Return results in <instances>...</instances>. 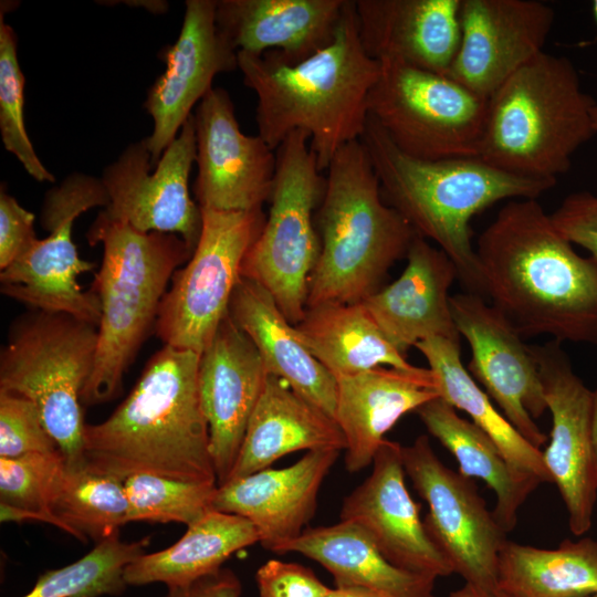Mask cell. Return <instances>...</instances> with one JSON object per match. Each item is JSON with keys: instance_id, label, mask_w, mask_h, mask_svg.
<instances>
[{"instance_id": "cell-1", "label": "cell", "mask_w": 597, "mask_h": 597, "mask_svg": "<svg viewBox=\"0 0 597 597\" xmlns=\"http://www.w3.org/2000/svg\"><path fill=\"white\" fill-rule=\"evenodd\" d=\"M484 294L521 336L597 345V262L579 255L537 199H513L475 249Z\"/></svg>"}, {"instance_id": "cell-2", "label": "cell", "mask_w": 597, "mask_h": 597, "mask_svg": "<svg viewBox=\"0 0 597 597\" xmlns=\"http://www.w3.org/2000/svg\"><path fill=\"white\" fill-rule=\"evenodd\" d=\"M238 69L258 98L259 136L276 150L292 132H306L323 172L343 146L364 135L380 62L364 50L355 1L347 0L334 40L324 49L295 64L274 51H239Z\"/></svg>"}, {"instance_id": "cell-3", "label": "cell", "mask_w": 597, "mask_h": 597, "mask_svg": "<svg viewBox=\"0 0 597 597\" xmlns=\"http://www.w3.org/2000/svg\"><path fill=\"white\" fill-rule=\"evenodd\" d=\"M199 358L168 345L155 353L113 413L85 423L84 467L121 481L145 473L217 483L198 389Z\"/></svg>"}, {"instance_id": "cell-4", "label": "cell", "mask_w": 597, "mask_h": 597, "mask_svg": "<svg viewBox=\"0 0 597 597\" xmlns=\"http://www.w3.org/2000/svg\"><path fill=\"white\" fill-rule=\"evenodd\" d=\"M360 140L385 202L418 235L437 243L455 265L468 292L479 295L484 290L472 245V218L501 200L537 199L556 184L509 174L480 157L439 160L410 157L369 116Z\"/></svg>"}, {"instance_id": "cell-5", "label": "cell", "mask_w": 597, "mask_h": 597, "mask_svg": "<svg viewBox=\"0 0 597 597\" xmlns=\"http://www.w3.org/2000/svg\"><path fill=\"white\" fill-rule=\"evenodd\" d=\"M320 205L321 251L308 280L306 308L362 303L418 235L388 206L362 140L343 146L327 168Z\"/></svg>"}, {"instance_id": "cell-6", "label": "cell", "mask_w": 597, "mask_h": 597, "mask_svg": "<svg viewBox=\"0 0 597 597\" xmlns=\"http://www.w3.org/2000/svg\"><path fill=\"white\" fill-rule=\"evenodd\" d=\"M596 104L573 63L543 51L488 98L479 157L509 174L556 181L596 134Z\"/></svg>"}, {"instance_id": "cell-7", "label": "cell", "mask_w": 597, "mask_h": 597, "mask_svg": "<svg viewBox=\"0 0 597 597\" xmlns=\"http://www.w3.org/2000/svg\"><path fill=\"white\" fill-rule=\"evenodd\" d=\"M103 243L92 290L102 316L96 358L81 394L82 406L104 404L122 390L123 376L155 327L168 283L193 250L177 234L140 232L97 216L86 234Z\"/></svg>"}, {"instance_id": "cell-8", "label": "cell", "mask_w": 597, "mask_h": 597, "mask_svg": "<svg viewBox=\"0 0 597 597\" xmlns=\"http://www.w3.org/2000/svg\"><path fill=\"white\" fill-rule=\"evenodd\" d=\"M98 327L31 308L12 322L0 352V390L30 399L67 467L84 465L81 394L93 371Z\"/></svg>"}, {"instance_id": "cell-9", "label": "cell", "mask_w": 597, "mask_h": 597, "mask_svg": "<svg viewBox=\"0 0 597 597\" xmlns=\"http://www.w3.org/2000/svg\"><path fill=\"white\" fill-rule=\"evenodd\" d=\"M325 182L310 135L292 132L276 149L269 214L242 264L241 275L261 284L291 325L304 317L308 280L321 251L313 212Z\"/></svg>"}, {"instance_id": "cell-10", "label": "cell", "mask_w": 597, "mask_h": 597, "mask_svg": "<svg viewBox=\"0 0 597 597\" xmlns=\"http://www.w3.org/2000/svg\"><path fill=\"white\" fill-rule=\"evenodd\" d=\"M379 62L368 116L399 150L423 160L479 157L488 98L448 75Z\"/></svg>"}, {"instance_id": "cell-11", "label": "cell", "mask_w": 597, "mask_h": 597, "mask_svg": "<svg viewBox=\"0 0 597 597\" xmlns=\"http://www.w3.org/2000/svg\"><path fill=\"white\" fill-rule=\"evenodd\" d=\"M202 229L189 261L171 277L154 331L165 345L201 354L229 313L244 258L260 234L261 209H201Z\"/></svg>"}, {"instance_id": "cell-12", "label": "cell", "mask_w": 597, "mask_h": 597, "mask_svg": "<svg viewBox=\"0 0 597 597\" xmlns=\"http://www.w3.org/2000/svg\"><path fill=\"white\" fill-rule=\"evenodd\" d=\"M107 191L101 179L82 174L69 175L48 190L41 224L48 232L8 268L1 270V293L31 308L66 313L98 327L102 307L98 295L83 291L82 273L96 264L82 260L72 240L75 219L94 207H107Z\"/></svg>"}, {"instance_id": "cell-13", "label": "cell", "mask_w": 597, "mask_h": 597, "mask_svg": "<svg viewBox=\"0 0 597 597\" xmlns=\"http://www.w3.org/2000/svg\"><path fill=\"white\" fill-rule=\"evenodd\" d=\"M406 474L429 512L423 524L433 543L467 584L499 588V557L506 533L486 507L473 481L448 468L429 438L402 447Z\"/></svg>"}, {"instance_id": "cell-14", "label": "cell", "mask_w": 597, "mask_h": 597, "mask_svg": "<svg viewBox=\"0 0 597 597\" xmlns=\"http://www.w3.org/2000/svg\"><path fill=\"white\" fill-rule=\"evenodd\" d=\"M193 114L153 168L144 139L129 144L104 168L102 182L108 206L98 216L140 232L179 235L193 251L202 229V211L189 193L196 161Z\"/></svg>"}, {"instance_id": "cell-15", "label": "cell", "mask_w": 597, "mask_h": 597, "mask_svg": "<svg viewBox=\"0 0 597 597\" xmlns=\"http://www.w3.org/2000/svg\"><path fill=\"white\" fill-rule=\"evenodd\" d=\"M530 347L552 415L551 439L542 452L543 460L568 512L570 532L580 536L591 526L597 499L594 390L574 371L561 343L552 339Z\"/></svg>"}, {"instance_id": "cell-16", "label": "cell", "mask_w": 597, "mask_h": 597, "mask_svg": "<svg viewBox=\"0 0 597 597\" xmlns=\"http://www.w3.org/2000/svg\"><path fill=\"white\" fill-rule=\"evenodd\" d=\"M450 307L460 336L471 348V374L511 425L540 449L547 436L534 419L547 410V405L530 345L482 295L454 294L450 296Z\"/></svg>"}, {"instance_id": "cell-17", "label": "cell", "mask_w": 597, "mask_h": 597, "mask_svg": "<svg viewBox=\"0 0 597 597\" xmlns=\"http://www.w3.org/2000/svg\"><path fill=\"white\" fill-rule=\"evenodd\" d=\"M198 172L195 195L201 209L251 211L269 201L276 154L258 135L241 132L229 93L212 87L193 114Z\"/></svg>"}, {"instance_id": "cell-18", "label": "cell", "mask_w": 597, "mask_h": 597, "mask_svg": "<svg viewBox=\"0 0 597 597\" xmlns=\"http://www.w3.org/2000/svg\"><path fill=\"white\" fill-rule=\"evenodd\" d=\"M402 446L385 439L370 475L344 498L339 519L358 526L395 566L432 578L454 569L430 538L405 482Z\"/></svg>"}, {"instance_id": "cell-19", "label": "cell", "mask_w": 597, "mask_h": 597, "mask_svg": "<svg viewBox=\"0 0 597 597\" xmlns=\"http://www.w3.org/2000/svg\"><path fill=\"white\" fill-rule=\"evenodd\" d=\"M460 44L448 76L489 98L544 50L554 10L536 0H461Z\"/></svg>"}, {"instance_id": "cell-20", "label": "cell", "mask_w": 597, "mask_h": 597, "mask_svg": "<svg viewBox=\"0 0 597 597\" xmlns=\"http://www.w3.org/2000/svg\"><path fill=\"white\" fill-rule=\"evenodd\" d=\"M216 0H187L176 42L163 50L166 69L147 93L144 108L154 127L144 143L156 167L161 155L212 88L214 76L238 69V52L217 29Z\"/></svg>"}, {"instance_id": "cell-21", "label": "cell", "mask_w": 597, "mask_h": 597, "mask_svg": "<svg viewBox=\"0 0 597 597\" xmlns=\"http://www.w3.org/2000/svg\"><path fill=\"white\" fill-rule=\"evenodd\" d=\"M268 374L255 345L228 313L198 366L218 485L228 481L234 467Z\"/></svg>"}, {"instance_id": "cell-22", "label": "cell", "mask_w": 597, "mask_h": 597, "mask_svg": "<svg viewBox=\"0 0 597 597\" xmlns=\"http://www.w3.org/2000/svg\"><path fill=\"white\" fill-rule=\"evenodd\" d=\"M336 449L307 451L282 469H264L218 485L212 507L250 521L263 548L285 554L316 512L321 485L339 457Z\"/></svg>"}, {"instance_id": "cell-23", "label": "cell", "mask_w": 597, "mask_h": 597, "mask_svg": "<svg viewBox=\"0 0 597 597\" xmlns=\"http://www.w3.org/2000/svg\"><path fill=\"white\" fill-rule=\"evenodd\" d=\"M457 277L450 258L417 235L400 276L362 303L389 343L405 356L411 346L429 337L460 343L449 295Z\"/></svg>"}, {"instance_id": "cell-24", "label": "cell", "mask_w": 597, "mask_h": 597, "mask_svg": "<svg viewBox=\"0 0 597 597\" xmlns=\"http://www.w3.org/2000/svg\"><path fill=\"white\" fill-rule=\"evenodd\" d=\"M461 0H356L358 34L377 61L448 75L457 55Z\"/></svg>"}, {"instance_id": "cell-25", "label": "cell", "mask_w": 597, "mask_h": 597, "mask_svg": "<svg viewBox=\"0 0 597 597\" xmlns=\"http://www.w3.org/2000/svg\"><path fill=\"white\" fill-rule=\"evenodd\" d=\"M347 0H216L220 34L237 51H274L295 64L327 46Z\"/></svg>"}, {"instance_id": "cell-26", "label": "cell", "mask_w": 597, "mask_h": 597, "mask_svg": "<svg viewBox=\"0 0 597 597\" xmlns=\"http://www.w3.org/2000/svg\"><path fill=\"white\" fill-rule=\"evenodd\" d=\"M337 381L335 421L345 441V467L358 472L373 463L385 434L410 411L440 397L430 368L377 367Z\"/></svg>"}, {"instance_id": "cell-27", "label": "cell", "mask_w": 597, "mask_h": 597, "mask_svg": "<svg viewBox=\"0 0 597 597\" xmlns=\"http://www.w3.org/2000/svg\"><path fill=\"white\" fill-rule=\"evenodd\" d=\"M229 315L253 342L268 373L335 420L336 378L301 343L293 325L261 284L241 275Z\"/></svg>"}, {"instance_id": "cell-28", "label": "cell", "mask_w": 597, "mask_h": 597, "mask_svg": "<svg viewBox=\"0 0 597 597\" xmlns=\"http://www.w3.org/2000/svg\"><path fill=\"white\" fill-rule=\"evenodd\" d=\"M328 448L346 449L336 421L269 373L228 481L268 469L291 452Z\"/></svg>"}, {"instance_id": "cell-29", "label": "cell", "mask_w": 597, "mask_h": 597, "mask_svg": "<svg viewBox=\"0 0 597 597\" xmlns=\"http://www.w3.org/2000/svg\"><path fill=\"white\" fill-rule=\"evenodd\" d=\"M416 412L429 433L455 458L459 472L482 480L494 492L492 513L505 533L513 531L519 509L542 482L515 470L490 436L461 418L443 398L426 402Z\"/></svg>"}, {"instance_id": "cell-30", "label": "cell", "mask_w": 597, "mask_h": 597, "mask_svg": "<svg viewBox=\"0 0 597 597\" xmlns=\"http://www.w3.org/2000/svg\"><path fill=\"white\" fill-rule=\"evenodd\" d=\"M300 553L326 568L336 586L362 587L386 597H436V578L401 569L355 524L306 527L285 553Z\"/></svg>"}, {"instance_id": "cell-31", "label": "cell", "mask_w": 597, "mask_h": 597, "mask_svg": "<svg viewBox=\"0 0 597 597\" xmlns=\"http://www.w3.org/2000/svg\"><path fill=\"white\" fill-rule=\"evenodd\" d=\"M258 542L250 521L211 510L188 525L174 545L138 556L127 565L124 578L128 586L160 583L167 589L184 587L219 570L231 555Z\"/></svg>"}, {"instance_id": "cell-32", "label": "cell", "mask_w": 597, "mask_h": 597, "mask_svg": "<svg viewBox=\"0 0 597 597\" xmlns=\"http://www.w3.org/2000/svg\"><path fill=\"white\" fill-rule=\"evenodd\" d=\"M306 349L335 377L389 366L412 370L385 337L363 303H327L306 308L293 325Z\"/></svg>"}, {"instance_id": "cell-33", "label": "cell", "mask_w": 597, "mask_h": 597, "mask_svg": "<svg viewBox=\"0 0 597 597\" xmlns=\"http://www.w3.org/2000/svg\"><path fill=\"white\" fill-rule=\"evenodd\" d=\"M415 347L426 357L441 398L467 412L472 422L490 436L515 470L535 476L542 483H553L542 451L496 410L489 395L463 366L460 343L437 336L422 339Z\"/></svg>"}, {"instance_id": "cell-34", "label": "cell", "mask_w": 597, "mask_h": 597, "mask_svg": "<svg viewBox=\"0 0 597 597\" xmlns=\"http://www.w3.org/2000/svg\"><path fill=\"white\" fill-rule=\"evenodd\" d=\"M499 588L514 597H587L597 594V541L565 540L554 549L506 541Z\"/></svg>"}, {"instance_id": "cell-35", "label": "cell", "mask_w": 597, "mask_h": 597, "mask_svg": "<svg viewBox=\"0 0 597 597\" xmlns=\"http://www.w3.org/2000/svg\"><path fill=\"white\" fill-rule=\"evenodd\" d=\"M129 505L123 481L94 473L84 465H66L64 478L53 504V514L63 531L75 538L98 543L119 534L128 523Z\"/></svg>"}, {"instance_id": "cell-36", "label": "cell", "mask_w": 597, "mask_h": 597, "mask_svg": "<svg viewBox=\"0 0 597 597\" xmlns=\"http://www.w3.org/2000/svg\"><path fill=\"white\" fill-rule=\"evenodd\" d=\"M149 537L123 542L115 534L98 542L76 562L39 576L22 597H102L118 596L128 586L124 573L144 553Z\"/></svg>"}, {"instance_id": "cell-37", "label": "cell", "mask_w": 597, "mask_h": 597, "mask_svg": "<svg viewBox=\"0 0 597 597\" xmlns=\"http://www.w3.org/2000/svg\"><path fill=\"white\" fill-rule=\"evenodd\" d=\"M66 463L60 450L0 458L1 522L39 521L63 528L53 514Z\"/></svg>"}, {"instance_id": "cell-38", "label": "cell", "mask_w": 597, "mask_h": 597, "mask_svg": "<svg viewBox=\"0 0 597 597\" xmlns=\"http://www.w3.org/2000/svg\"><path fill=\"white\" fill-rule=\"evenodd\" d=\"M129 522L182 523L190 525L213 510L217 483L134 474L123 480Z\"/></svg>"}, {"instance_id": "cell-39", "label": "cell", "mask_w": 597, "mask_h": 597, "mask_svg": "<svg viewBox=\"0 0 597 597\" xmlns=\"http://www.w3.org/2000/svg\"><path fill=\"white\" fill-rule=\"evenodd\" d=\"M24 75L20 69L14 30L0 15V133L4 148L39 182L55 180L40 158L24 124Z\"/></svg>"}, {"instance_id": "cell-40", "label": "cell", "mask_w": 597, "mask_h": 597, "mask_svg": "<svg viewBox=\"0 0 597 597\" xmlns=\"http://www.w3.org/2000/svg\"><path fill=\"white\" fill-rule=\"evenodd\" d=\"M59 450L39 408L30 399L0 390V458Z\"/></svg>"}, {"instance_id": "cell-41", "label": "cell", "mask_w": 597, "mask_h": 597, "mask_svg": "<svg viewBox=\"0 0 597 597\" xmlns=\"http://www.w3.org/2000/svg\"><path fill=\"white\" fill-rule=\"evenodd\" d=\"M260 597H326L331 588L301 564L269 559L255 573Z\"/></svg>"}, {"instance_id": "cell-42", "label": "cell", "mask_w": 597, "mask_h": 597, "mask_svg": "<svg viewBox=\"0 0 597 597\" xmlns=\"http://www.w3.org/2000/svg\"><path fill=\"white\" fill-rule=\"evenodd\" d=\"M551 218L568 241L586 249L597 262V195L573 192L564 198Z\"/></svg>"}, {"instance_id": "cell-43", "label": "cell", "mask_w": 597, "mask_h": 597, "mask_svg": "<svg viewBox=\"0 0 597 597\" xmlns=\"http://www.w3.org/2000/svg\"><path fill=\"white\" fill-rule=\"evenodd\" d=\"M34 214L23 208L3 187L0 191V270L8 268L38 239Z\"/></svg>"}, {"instance_id": "cell-44", "label": "cell", "mask_w": 597, "mask_h": 597, "mask_svg": "<svg viewBox=\"0 0 597 597\" xmlns=\"http://www.w3.org/2000/svg\"><path fill=\"white\" fill-rule=\"evenodd\" d=\"M241 593L239 577L222 567L187 586L167 589L164 597H240Z\"/></svg>"}, {"instance_id": "cell-45", "label": "cell", "mask_w": 597, "mask_h": 597, "mask_svg": "<svg viewBox=\"0 0 597 597\" xmlns=\"http://www.w3.org/2000/svg\"><path fill=\"white\" fill-rule=\"evenodd\" d=\"M450 597H514L500 588L484 589L470 584L450 593Z\"/></svg>"}, {"instance_id": "cell-46", "label": "cell", "mask_w": 597, "mask_h": 597, "mask_svg": "<svg viewBox=\"0 0 597 597\" xmlns=\"http://www.w3.org/2000/svg\"><path fill=\"white\" fill-rule=\"evenodd\" d=\"M326 597H386L376 591L354 586H336Z\"/></svg>"}, {"instance_id": "cell-47", "label": "cell", "mask_w": 597, "mask_h": 597, "mask_svg": "<svg viewBox=\"0 0 597 597\" xmlns=\"http://www.w3.org/2000/svg\"><path fill=\"white\" fill-rule=\"evenodd\" d=\"M593 446L597 467V389L594 390V410H593Z\"/></svg>"}, {"instance_id": "cell-48", "label": "cell", "mask_w": 597, "mask_h": 597, "mask_svg": "<svg viewBox=\"0 0 597 597\" xmlns=\"http://www.w3.org/2000/svg\"><path fill=\"white\" fill-rule=\"evenodd\" d=\"M593 125H594L595 133L597 134V104L595 105L594 111H593Z\"/></svg>"}, {"instance_id": "cell-49", "label": "cell", "mask_w": 597, "mask_h": 597, "mask_svg": "<svg viewBox=\"0 0 597 597\" xmlns=\"http://www.w3.org/2000/svg\"><path fill=\"white\" fill-rule=\"evenodd\" d=\"M591 7H593V14L597 23V0L593 1Z\"/></svg>"}, {"instance_id": "cell-50", "label": "cell", "mask_w": 597, "mask_h": 597, "mask_svg": "<svg viewBox=\"0 0 597 597\" xmlns=\"http://www.w3.org/2000/svg\"><path fill=\"white\" fill-rule=\"evenodd\" d=\"M587 597H597V594H594V595H590V596H587Z\"/></svg>"}]
</instances>
